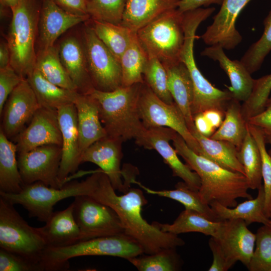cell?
I'll list each match as a JSON object with an SVG mask.
<instances>
[{
    "label": "cell",
    "instance_id": "d6a6232c",
    "mask_svg": "<svg viewBox=\"0 0 271 271\" xmlns=\"http://www.w3.org/2000/svg\"><path fill=\"white\" fill-rule=\"evenodd\" d=\"M247 131V122L242 113L241 104L232 98L224 111L221 124L209 138L228 142L234 145L239 151Z\"/></svg>",
    "mask_w": 271,
    "mask_h": 271
},
{
    "label": "cell",
    "instance_id": "60d3db41",
    "mask_svg": "<svg viewBox=\"0 0 271 271\" xmlns=\"http://www.w3.org/2000/svg\"><path fill=\"white\" fill-rule=\"evenodd\" d=\"M263 25L260 38L250 45L240 60L251 74L260 68L271 51V9L264 19Z\"/></svg>",
    "mask_w": 271,
    "mask_h": 271
},
{
    "label": "cell",
    "instance_id": "277c9868",
    "mask_svg": "<svg viewBox=\"0 0 271 271\" xmlns=\"http://www.w3.org/2000/svg\"><path fill=\"white\" fill-rule=\"evenodd\" d=\"M215 10L214 7L200 8L184 12L185 39L180 60L187 67L193 85L194 98L191 106L193 117L210 109L224 112L229 102L232 99L228 89H218L203 75L196 65L194 56V44L197 28Z\"/></svg>",
    "mask_w": 271,
    "mask_h": 271
},
{
    "label": "cell",
    "instance_id": "7402d4cb",
    "mask_svg": "<svg viewBox=\"0 0 271 271\" xmlns=\"http://www.w3.org/2000/svg\"><path fill=\"white\" fill-rule=\"evenodd\" d=\"M57 47L61 61L78 92L89 94L94 88L89 73L83 37L69 35Z\"/></svg>",
    "mask_w": 271,
    "mask_h": 271
},
{
    "label": "cell",
    "instance_id": "ac0fdd59",
    "mask_svg": "<svg viewBox=\"0 0 271 271\" xmlns=\"http://www.w3.org/2000/svg\"><path fill=\"white\" fill-rule=\"evenodd\" d=\"M123 142L120 138L107 136L93 143L83 153L81 162H90L98 166L107 175L114 189L125 193L130 187L122 179L123 172L120 164Z\"/></svg>",
    "mask_w": 271,
    "mask_h": 271
},
{
    "label": "cell",
    "instance_id": "816d5d0a",
    "mask_svg": "<svg viewBox=\"0 0 271 271\" xmlns=\"http://www.w3.org/2000/svg\"><path fill=\"white\" fill-rule=\"evenodd\" d=\"M223 0H181L178 5V9L181 12H186L201 7H207L212 4L220 5Z\"/></svg>",
    "mask_w": 271,
    "mask_h": 271
},
{
    "label": "cell",
    "instance_id": "7dc6e473",
    "mask_svg": "<svg viewBox=\"0 0 271 271\" xmlns=\"http://www.w3.org/2000/svg\"><path fill=\"white\" fill-rule=\"evenodd\" d=\"M23 79L11 65L0 68V114L8 97Z\"/></svg>",
    "mask_w": 271,
    "mask_h": 271
},
{
    "label": "cell",
    "instance_id": "9c48e42d",
    "mask_svg": "<svg viewBox=\"0 0 271 271\" xmlns=\"http://www.w3.org/2000/svg\"><path fill=\"white\" fill-rule=\"evenodd\" d=\"M247 226L241 219L222 220L217 236L208 241L213 254L209 271H227L238 261L248 267L256 235Z\"/></svg>",
    "mask_w": 271,
    "mask_h": 271
},
{
    "label": "cell",
    "instance_id": "9f6ffc18",
    "mask_svg": "<svg viewBox=\"0 0 271 271\" xmlns=\"http://www.w3.org/2000/svg\"><path fill=\"white\" fill-rule=\"evenodd\" d=\"M270 221H271V215H270ZM270 227H271V225H270Z\"/></svg>",
    "mask_w": 271,
    "mask_h": 271
},
{
    "label": "cell",
    "instance_id": "6f0895ef",
    "mask_svg": "<svg viewBox=\"0 0 271 271\" xmlns=\"http://www.w3.org/2000/svg\"><path fill=\"white\" fill-rule=\"evenodd\" d=\"M87 1H88V0H87Z\"/></svg>",
    "mask_w": 271,
    "mask_h": 271
},
{
    "label": "cell",
    "instance_id": "e575fe53",
    "mask_svg": "<svg viewBox=\"0 0 271 271\" xmlns=\"http://www.w3.org/2000/svg\"><path fill=\"white\" fill-rule=\"evenodd\" d=\"M35 68L46 79L53 84L78 92L76 86L61 61L58 47L55 45L37 51Z\"/></svg>",
    "mask_w": 271,
    "mask_h": 271
},
{
    "label": "cell",
    "instance_id": "5b68a950",
    "mask_svg": "<svg viewBox=\"0 0 271 271\" xmlns=\"http://www.w3.org/2000/svg\"><path fill=\"white\" fill-rule=\"evenodd\" d=\"M43 0H20L11 9L7 37L10 65L23 78L34 70L38 23Z\"/></svg>",
    "mask_w": 271,
    "mask_h": 271
},
{
    "label": "cell",
    "instance_id": "cb8c5ba5",
    "mask_svg": "<svg viewBox=\"0 0 271 271\" xmlns=\"http://www.w3.org/2000/svg\"><path fill=\"white\" fill-rule=\"evenodd\" d=\"M37 229L47 247L67 246L82 241L81 231L74 217L72 203L63 210L53 212L45 224Z\"/></svg>",
    "mask_w": 271,
    "mask_h": 271
},
{
    "label": "cell",
    "instance_id": "3957f363",
    "mask_svg": "<svg viewBox=\"0 0 271 271\" xmlns=\"http://www.w3.org/2000/svg\"><path fill=\"white\" fill-rule=\"evenodd\" d=\"M142 84L121 86L111 91L94 88L88 94L96 103L107 136L120 138L124 142L136 139L146 128L138 108Z\"/></svg>",
    "mask_w": 271,
    "mask_h": 271
},
{
    "label": "cell",
    "instance_id": "836d02e7",
    "mask_svg": "<svg viewBox=\"0 0 271 271\" xmlns=\"http://www.w3.org/2000/svg\"><path fill=\"white\" fill-rule=\"evenodd\" d=\"M132 183L138 185L148 194L174 200L183 205L186 209L197 212L210 220L219 221L211 206L202 200L198 191L192 189L184 182L176 184L175 189L163 190L150 189L135 179H133Z\"/></svg>",
    "mask_w": 271,
    "mask_h": 271
},
{
    "label": "cell",
    "instance_id": "4316f807",
    "mask_svg": "<svg viewBox=\"0 0 271 271\" xmlns=\"http://www.w3.org/2000/svg\"><path fill=\"white\" fill-rule=\"evenodd\" d=\"M181 0H127L120 24L136 32L172 9L178 8Z\"/></svg>",
    "mask_w": 271,
    "mask_h": 271
},
{
    "label": "cell",
    "instance_id": "681fc988",
    "mask_svg": "<svg viewBox=\"0 0 271 271\" xmlns=\"http://www.w3.org/2000/svg\"><path fill=\"white\" fill-rule=\"evenodd\" d=\"M247 122L258 128L264 135L271 134V95L266 101L263 110L249 118Z\"/></svg>",
    "mask_w": 271,
    "mask_h": 271
},
{
    "label": "cell",
    "instance_id": "74e56055",
    "mask_svg": "<svg viewBox=\"0 0 271 271\" xmlns=\"http://www.w3.org/2000/svg\"><path fill=\"white\" fill-rule=\"evenodd\" d=\"M249 189H258L262 184L261 160L257 145L248 129L244 140L238 152Z\"/></svg>",
    "mask_w": 271,
    "mask_h": 271
},
{
    "label": "cell",
    "instance_id": "b9f144b4",
    "mask_svg": "<svg viewBox=\"0 0 271 271\" xmlns=\"http://www.w3.org/2000/svg\"><path fill=\"white\" fill-rule=\"evenodd\" d=\"M127 0H88L87 12L93 20L120 24Z\"/></svg>",
    "mask_w": 271,
    "mask_h": 271
},
{
    "label": "cell",
    "instance_id": "c3c4849f",
    "mask_svg": "<svg viewBox=\"0 0 271 271\" xmlns=\"http://www.w3.org/2000/svg\"><path fill=\"white\" fill-rule=\"evenodd\" d=\"M193 119L196 129L207 137H210L215 131L221 122L220 114L212 110L198 113L193 117Z\"/></svg>",
    "mask_w": 271,
    "mask_h": 271
},
{
    "label": "cell",
    "instance_id": "7c38bea8",
    "mask_svg": "<svg viewBox=\"0 0 271 271\" xmlns=\"http://www.w3.org/2000/svg\"><path fill=\"white\" fill-rule=\"evenodd\" d=\"M89 75L95 89L111 91L122 86L119 61L101 42L90 26L82 34Z\"/></svg>",
    "mask_w": 271,
    "mask_h": 271
},
{
    "label": "cell",
    "instance_id": "52a82bcc",
    "mask_svg": "<svg viewBox=\"0 0 271 271\" xmlns=\"http://www.w3.org/2000/svg\"><path fill=\"white\" fill-rule=\"evenodd\" d=\"M101 170L94 172L80 182H66L59 188L47 186L41 182L24 185L18 193L0 192V196L13 205L20 204L28 212L30 217L46 222L53 213L54 206L60 201L80 195L90 196Z\"/></svg>",
    "mask_w": 271,
    "mask_h": 271
},
{
    "label": "cell",
    "instance_id": "f546056e",
    "mask_svg": "<svg viewBox=\"0 0 271 271\" xmlns=\"http://www.w3.org/2000/svg\"><path fill=\"white\" fill-rule=\"evenodd\" d=\"M190 132L200 145L204 157L225 169L245 175L244 168L238 158V151L234 145L211 139L202 134L196 127Z\"/></svg>",
    "mask_w": 271,
    "mask_h": 271
},
{
    "label": "cell",
    "instance_id": "83f0119b",
    "mask_svg": "<svg viewBox=\"0 0 271 271\" xmlns=\"http://www.w3.org/2000/svg\"><path fill=\"white\" fill-rule=\"evenodd\" d=\"M210 206L219 221L241 219L247 225L256 222L270 226L271 221L264 213V193L263 185L258 189L257 197L248 199L234 207H228L214 202Z\"/></svg>",
    "mask_w": 271,
    "mask_h": 271
},
{
    "label": "cell",
    "instance_id": "2e32d148",
    "mask_svg": "<svg viewBox=\"0 0 271 271\" xmlns=\"http://www.w3.org/2000/svg\"><path fill=\"white\" fill-rule=\"evenodd\" d=\"M40 107L26 78H24L8 97L1 114V129L10 140L14 139L29 123Z\"/></svg>",
    "mask_w": 271,
    "mask_h": 271
},
{
    "label": "cell",
    "instance_id": "9a60e30c",
    "mask_svg": "<svg viewBox=\"0 0 271 271\" xmlns=\"http://www.w3.org/2000/svg\"><path fill=\"white\" fill-rule=\"evenodd\" d=\"M175 133L166 127L146 128L135 140L139 146L156 150L171 169L174 176L181 178L192 189L199 191L201 185L199 176L180 161L175 148L170 145Z\"/></svg>",
    "mask_w": 271,
    "mask_h": 271
},
{
    "label": "cell",
    "instance_id": "f5cc1de1",
    "mask_svg": "<svg viewBox=\"0 0 271 271\" xmlns=\"http://www.w3.org/2000/svg\"><path fill=\"white\" fill-rule=\"evenodd\" d=\"M11 55L8 44L4 41L0 43V68L10 65Z\"/></svg>",
    "mask_w": 271,
    "mask_h": 271
},
{
    "label": "cell",
    "instance_id": "11a10c76",
    "mask_svg": "<svg viewBox=\"0 0 271 271\" xmlns=\"http://www.w3.org/2000/svg\"><path fill=\"white\" fill-rule=\"evenodd\" d=\"M265 141L266 143L269 144L271 146V134L264 135ZM268 153L271 156V149L268 152Z\"/></svg>",
    "mask_w": 271,
    "mask_h": 271
},
{
    "label": "cell",
    "instance_id": "5bb4252c",
    "mask_svg": "<svg viewBox=\"0 0 271 271\" xmlns=\"http://www.w3.org/2000/svg\"><path fill=\"white\" fill-rule=\"evenodd\" d=\"M62 157L61 146L48 145L18 154L17 159L23 186L41 182L59 188L58 175Z\"/></svg>",
    "mask_w": 271,
    "mask_h": 271
},
{
    "label": "cell",
    "instance_id": "bcb514c9",
    "mask_svg": "<svg viewBox=\"0 0 271 271\" xmlns=\"http://www.w3.org/2000/svg\"><path fill=\"white\" fill-rule=\"evenodd\" d=\"M1 271H40L38 265L0 248Z\"/></svg>",
    "mask_w": 271,
    "mask_h": 271
},
{
    "label": "cell",
    "instance_id": "484cf974",
    "mask_svg": "<svg viewBox=\"0 0 271 271\" xmlns=\"http://www.w3.org/2000/svg\"><path fill=\"white\" fill-rule=\"evenodd\" d=\"M74 104L77 111L79 148L82 156L91 145L107 136V133L100 121L96 103L89 94H80Z\"/></svg>",
    "mask_w": 271,
    "mask_h": 271
},
{
    "label": "cell",
    "instance_id": "f35d334b",
    "mask_svg": "<svg viewBox=\"0 0 271 271\" xmlns=\"http://www.w3.org/2000/svg\"><path fill=\"white\" fill-rule=\"evenodd\" d=\"M140 256L127 259L139 271H176L182 266L176 248L164 249L155 253Z\"/></svg>",
    "mask_w": 271,
    "mask_h": 271
},
{
    "label": "cell",
    "instance_id": "8d00e7d4",
    "mask_svg": "<svg viewBox=\"0 0 271 271\" xmlns=\"http://www.w3.org/2000/svg\"><path fill=\"white\" fill-rule=\"evenodd\" d=\"M90 20L92 22L91 26L96 36L120 61L137 33L121 24Z\"/></svg>",
    "mask_w": 271,
    "mask_h": 271
},
{
    "label": "cell",
    "instance_id": "6da1fadb",
    "mask_svg": "<svg viewBox=\"0 0 271 271\" xmlns=\"http://www.w3.org/2000/svg\"><path fill=\"white\" fill-rule=\"evenodd\" d=\"M115 190L107 175L101 170L89 196L114 210L124 234L137 241L144 253L153 254L184 245V241L178 235L164 232L154 222L151 224L143 218L142 208L148 201L141 189L129 188L122 195H117Z\"/></svg>",
    "mask_w": 271,
    "mask_h": 271
},
{
    "label": "cell",
    "instance_id": "d6986e66",
    "mask_svg": "<svg viewBox=\"0 0 271 271\" xmlns=\"http://www.w3.org/2000/svg\"><path fill=\"white\" fill-rule=\"evenodd\" d=\"M251 0H223L218 12L201 36L204 43L209 46L219 44L224 49H234L242 41V36L237 30V18Z\"/></svg>",
    "mask_w": 271,
    "mask_h": 271
},
{
    "label": "cell",
    "instance_id": "e0dca14e",
    "mask_svg": "<svg viewBox=\"0 0 271 271\" xmlns=\"http://www.w3.org/2000/svg\"><path fill=\"white\" fill-rule=\"evenodd\" d=\"M14 139L18 154L44 145L61 146L62 135L57 110L40 106L28 125Z\"/></svg>",
    "mask_w": 271,
    "mask_h": 271
},
{
    "label": "cell",
    "instance_id": "4fadbf2b",
    "mask_svg": "<svg viewBox=\"0 0 271 271\" xmlns=\"http://www.w3.org/2000/svg\"><path fill=\"white\" fill-rule=\"evenodd\" d=\"M72 203L82 241L124 234L118 215L109 206L87 195L75 197Z\"/></svg>",
    "mask_w": 271,
    "mask_h": 271
},
{
    "label": "cell",
    "instance_id": "8fae6325",
    "mask_svg": "<svg viewBox=\"0 0 271 271\" xmlns=\"http://www.w3.org/2000/svg\"><path fill=\"white\" fill-rule=\"evenodd\" d=\"M138 108L140 118L146 128H170L182 137L192 151L203 157L200 145L189 131L185 117L177 104L163 101L145 82L142 84Z\"/></svg>",
    "mask_w": 271,
    "mask_h": 271
},
{
    "label": "cell",
    "instance_id": "8992f818",
    "mask_svg": "<svg viewBox=\"0 0 271 271\" xmlns=\"http://www.w3.org/2000/svg\"><path fill=\"white\" fill-rule=\"evenodd\" d=\"M143 253L137 241L121 234L82 240L67 246L46 247L39 265L41 271L65 270L69 267V259L76 257L107 255L127 260Z\"/></svg>",
    "mask_w": 271,
    "mask_h": 271
},
{
    "label": "cell",
    "instance_id": "4dcf8cb0",
    "mask_svg": "<svg viewBox=\"0 0 271 271\" xmlns=\"http://www.w3.org/2000/svg\"><path fill=\"white\" fill-rule=\"evenodd\" d=\"M17 154L16 144L0 129V192L15 194L22 190Z\"/></svg>",
    "mask_w": 271,
    "mask_h": 271
},
{
    "label": "cell",
    "instance_id": "d590c367",
    "mask_svg": "<svg viewBox=\"0 0 271 271\" xmlns=\"http://www.w3.org/2000/svg\"><path fill=\"white\" fill-rule=\"evenodd\" d=\"M147 59V53L136 33L120 59L122 86L144 83L143 72Z\"/></svg>",
    "mask_w": 271,
    "mask_h": 271
},
{
    "label": "cell",
    "instance_id": "44dd1931",
    "mask_svg": "<svg viewBox=\"0 0 271 271\" xmlns=\"http://www.w3.org/2000/svg\"><path fill=\"white\" fill-rule=\"evenodd\" d=\"M57 113L62 140L58 178L63 186L66 182L69 175L75 173L81 164V154L75 104L63 106L57 110Z\"/></svg>",
    "mask_w": 271,
    "mask_h": 271
},
{
    "label": "cell",
    "instance_id": "7a4b0ae2",
    "mask_svg": "<svg viewBox=\"0 0 271 271\" xmlns=\"http://www.w3.org/2000/svg\"><path fill=\"white\" fill-rule=\"evenodd\" d=\"M172 141L178 155L199 176L201 185L198 192L205 203L210 205L216 202L234 207L238 198H252L248 192L249 187L244 175L225 169L197 154L176 132Z\"/></svg>",
    "mask_w": 271,
    "mask_h": 271
},
{
    "label": "cell",
    "instance_id": "ee69618b",
    "mask_svg": "<svg viewBox=\"0 0 271 271\" xmlns=\"http://www.w3.org/2000/svg\"><path fill=\"white\" fill-rule=\"evenodd\" d=\"M247 128L258 147L261 160V173L264 193V213L270 218L271 215V156L265 148V137L257 127L247 123Z\"/></svg>",
    "mask_w": 271,
    "mask_h": 271
},
{
    "label": "cell",
    "instance_id": "1f68e13d",
    "mask_svg": "<svg viewBox=\"0 0 271 271\" xmlns=\"http://www.w3.org/2000/svg\"><path fill=\"white\" fill-rule=\"evenodd\" d=\"M154 223L165 232L176 235L188 232H199L215 237L221 227L222 220H212L197 212L185 209L172 224Z\"/></svg>",
    "mask_w": 271,
    "mask_h": 271
},
{
    "label": "cell",
    "instance_id": "ab89813d",
    "mask_svg": "<svg viewBox=\"0 0 271 271\" xmlns=\"http://www.w3.org/2000/svg\"><path fill=\"white\" fill-rule=\"evenodd\" d=\"M147 54L148 59L143 72L144 82L163 101L174 103L168 89L167 74L163 64L156 56Z\"/></svg>",
    "mask_w": 271,
    "mask_h": 271
},
{
    "label": "cell",
    "instance_id": "ffe728a7",
    "mask_svg": "<svg viewBox=\"0 0 271 271\" xmlns=\"http://www.w3.org/2000/svg\"><path fill=\"white\" fill-rule=\"evenodd\" d=\"M89 19L88 16L74 15L63 10L52 0H43L38 23L36 52L54 46L58 38L67 30Z\"/></svg>",
    "mask_w": 271,
    "mask_h": 271
},
{
    "label": "cell",
    "instance_id": "f907efd6",
    "mask_svg": "<svg viewBox=\"0 0 271 271\" xmlns=\"http://www.w3.org/2000/svg\"><path fill=\"white\" fill-rule=\"evenodd\" d=\"M52 1L59 7L70 14L79 16H88L87 12V0Z\"/></svg>",
    "mask_w": 271,
    "mask_h": 271
},
{
    "label": "cell",
    "instance_id": "f1b7e54d",
    "mask_svg": "<svg viewBox=\"0 0 271 271\" xmlns=\"http://www.w3.org/2000/svg\"><path fill=\"white\" fill-rule=\"evenodd\" d=\"M26 79L42 107L57 110L63 106L74 103L80 94L49 82L35 68Z\"/></svg>",
    "mask_w": 271,
    "mask_h": 271
},
{
    "label": "cell",
    "instance_id": "603a6c76",
    "mask_svg": "<svg viewBox=\"0 0 271 271\" xmlns=\"http://www.w3.org/2000/svg\"><path fill=\"white\" fill-rule=\"evenodd\" d=\"M201 55L218 62L230 80L231 86L228 89L232 98L242 102L248 99L253 89L254 79L240 61L229 58L219 44L205 48Z\"/></svg>",
    "mask_w": 271,
    "mask_h": 271
},
{
    "label": "cell",
    "instance_id": "d4e9b609",
    "mask_svg": "<svg viewBox=\"0 0 271 271\" xmlns=\"http://www.w3.org/2000/svg\"><path fill=\"white\" fill-rule=\"evenodd\" d=\"M164 66L167 74L169 92L182 111L190 131L196 127L191 112L194 88L189 72L181 61Z\"/></svg>",
    "mask_w": 271,
    "mask_h": 271
},
{
    "label": "cell",
    "instance_id": "ba28073f",
    "mask_svg": "<svg viewBox=\"0 0 271 271\" xmlns=\"http://www.w3.org/2000/svg\"><path fill=\"white\" fill-rule=\"evenodd\" d=\"M183 19L184 13L172 9L137 32L147 53L156 56L163 65L180 61L185 39Z\"/></svg>",
    "mask_w": 271,
    "mask_h": 271
},
{
    "label": "cell",
    "instance_id": "f6af8a7d",
    "mask_svg": "<svg viewBox=\"0 0 271 271\" xmlns=\"http://www.w3.org/2000/svg\"><path fill=\"white\" fill-rule=\"evenodd\" d=\"M271 92V73L254 79L253 89L248 99L241 104V111L245 119L261 112Z\"/></svg>",
    "mask_w": 271,
    "mask_h": 271
},
{
    "label": "cell",
    "instance_id": "7bdbcfd3",
    "mask_svg": "<svg viewBox=\"0 0 271 271\" xmlns=\"http://www.w3.org/2000/svg\"><path fill=\"white\" fill-rule=\"evenodd\" d=\"M255 248L247 269L250 271H271V227L263 225L255 234Z\"/></svg>",
    "mask_w": 271,
    "mask_h": 271
},
{
    "label": "cell",
    "instance_id": "db71d44e",
    "mask_svg": "<svg viewBox=\"0 0 271 271\" xmlns=\"http://www.w3.org/2000/svg\"><path fill=\"white\" fill-rule=\"evenodd\" d=\"M20 0H0L1 7L10 9L11 10Z\"/></svg>",
    "mask_w": 271,
    "mask_h": 271
},
{
    "label": "cell",
    "instance_id": "30bf717a",
    "mask_svg": "<svg viewBox=\"0 0 271 271\" xmlns=\"http://www.w3.org/2000/svg\"><path fill=\"white\" fill-rule=\"evenodd\" d=\"M14 206L0 196V248L39 267L41 256L47 247L46 243L37 228L29 225Z\"/></svg>",
    "mask_w": 271,
    "mask_h": 271
}]
</instances>
